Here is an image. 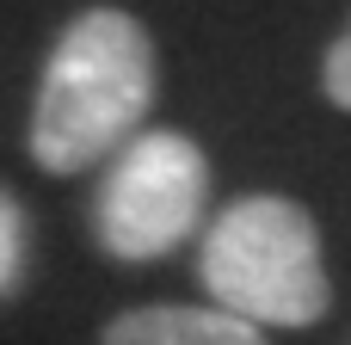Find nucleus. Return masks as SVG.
I'll list each match as a JSON object with an SVG mask.
<instances>
[{"label": "nucleus", "mask_w": 351, "mask_h": 345, "mask_svg": "<svg viewBox=\"0 0 351 345\" xmlns=\"http://www.w3.org/2000/svg\"><path fill=\"white\" fill-rule=\"evenodd\" d=\"M154 43L123 6H86L49 49L31 99V160L43 173H86L142 136L154 105Z\"/></svg>", "instance_id": "obj_1"}, {"label": "nucleus", "mask_w": 351, "mask_h": 345, "mask_svg": "<svg viewBox=\"0 0 351 345\" xmlns=\"http://www.w3.org/2000/svg\"><path fill=\"white\" fill-rule=\"evenodd\" d=\"M197 278L210 309L265 327H315L333 309V278L321 259V228L296 198L253 191L204 222Z\"/></svg>", "instance_id": "obj_2"}, {"label": "nucleus", "mask_w": 351, "mask_h": 345, "mask_svg": "<svg viewBox=\"0 0 351 345\" xmlns=\"http://www.w3.org/2000/svg\"><path fill=\"white\" fill-rule=\"evenodd\" d=\"M204 204H210L204 148L179 130H142L136 142H123L111 154L105 179H99L93 235L111 259L148 265V259L179 253L204 228Z\"/></svg>", "instance_id": "obj_3"}, {"label": "nucleus", "mask_w": 351, "mask_h": 345, "mask_svg": "<svg viewBox=\"0 0 351 345\" xmlns=\"http://www.w3.org/2000/svg\"><path fill=\"white\" fill-rule=\"evenodd\" d=\"M99 345H265V333L222 309H185V302H148L105 327Z\"/></svg>", "instance_id": "obj_4"}, {"label": "nucleus", "mask_w": 351, "mask_h": 345, "mask_svg": "<svg viewBox=\"0 0 351 345\" xmlns=\"http://www.w3.org/2000/svg\"><path fill=\"white\" fill-rule=\"evenodd\" d=\"M25 253H31V228L12 191H0V302L25 284Z\"/></svg>", "instance_id": "obj_5"}, {"label": "nucleus", "mask_w": 351, "mask_h": 345, "mask_svg": "<svg viewBox=\"0 0 351 345\" xmlns=\"http://www.w3.org/2000/svg\"><path fill=\"white\" fill-rule=\"evenodd\" d=\"M321 86H327V99L351 111V25L333 37V49H327V62H321Z\"/></svg>", "instance_id": "obj_6"}]
</instances>
